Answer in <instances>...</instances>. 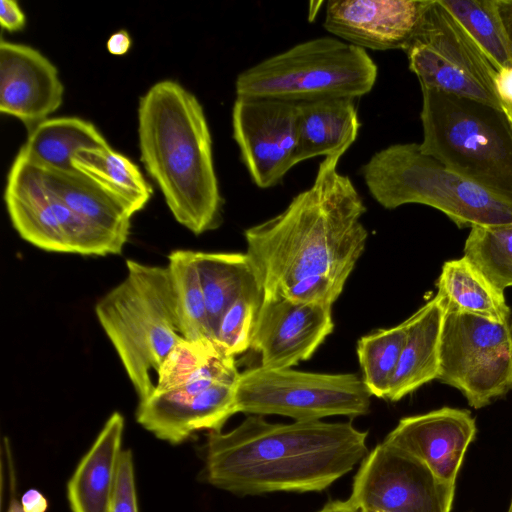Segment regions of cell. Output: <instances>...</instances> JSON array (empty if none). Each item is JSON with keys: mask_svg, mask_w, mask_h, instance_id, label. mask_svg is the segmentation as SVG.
<instances>
[{"mask_svg": "<svg viewBox=\"0 0 512 512\" xmlns=\"http://www.w3.org/2000/svg\"><path fill=\"white\" fill-rule=\"evenodd\" d=\"M437 380L458 389L475 408L512 390V325L446 312Z\"/></svg>", "mask_w": 512, "mask_h": 512, "instance_id": "cell-11", "label": "cell"}, {"mask_svg": "<svg viewBox=\"0 0 512 512\" xmlns=\"http://www.w3.org/2000/svg\"><path fill=\"white\" fill-rule=\"evenodd\" d=\"M508 39L512 45V0H495Z\"/></svg>", "mask_w": 512, "mask_h": 512, "instance_id": "cell-39", "label": "cell"}, {"mask_svg": "<svg viewBox=\"0 0 512 512\" xmlns=\"http://www.w3.org/2000/svg\"><path fill=\"white\" fill-rule=\"evenodd\" d=\"M425 0H329L323 27L364 50H403L414 33Z\"/></svg>", "mask_w": 512, "mask_h": 512, "instance_id": "cell-17", "label": "cell"}, {"mask_svg": "<svg viewBox=\"0 0 512 512\" xmlns=\"http://www.w3.org/2000/svg\"><path fill=\"white\" fill-rule=\"evenodd\" d=\"M333 329L330 305L263 295L250 348L260 354L263 368H292L309 359Z\"/></svg>", "mask_w": 512, "mask_h": 512, "instance_id": "cell-14", "label": "cell"}, {"mask_svg": "<svg viewBox=\"0 0 512 512\" xmlns=\"http://www.w3.org/2000/svg\"><path fill=\"white\" fill-rule=\"evenodd\" d=\"M345 283L332 276L315 275L298 280L278 295L298 302L332 306L342 293Z\"/></svg>", "mask_w": 512, "mask_h": 512, "instance_id": "cell-33", "label": "cell"}, {"mask_svg": "<svg viewBox=\"0 0 512 512\" xmlns=\"http://www.w3.org/2000/svg\"><path fill=\"white\" fill-rule=\"evenodd\" d=\"M475 434L476 423L469 410L442 407L402 418L383 441L423 461L441 480L456 483Z\"/></svg>", "mask_w": 512, "mask_h": 512, "instance_id": "cell-18", "label": "cell"}, {"mask_svg": "<svg viewBox=\"0 0 512 512\" xmlns=\"http://www.w3.org/2000/svg\"><path fill=\"white\" fill-rule=\"evenodd\" d=\"M446 312H459L497 323L509 322L511 309L496 287L465 256L446 261L436 283Z\"/></svg>", "mask_w": 512, "mask_h": 512, "instance_id": "cell-23", "label": "cell"}, {"mask_svg": "<svg viewBox=\"0 0 512 512\" xmlns=\"http://www.w3.org/2000/svg\"><path fill=\"white\" fill-rule=\"evenodd\" d=\"M298 104L296 164L317 156H339L358 136L360 122L353 98H329Z\"/></svg>", "mask_w": 512, "mask_h": 512, "instance_id": "cell-21", "label": "cell"}, {"mask_svg": "<svg viewBox=\"0 0 512 512\" xmlns=\"http://www.w3.org/2000/svg\"><path fill=\"white\" fill-rule=\"evenodd\" d=\"M340 158L325 157L309 188L278 215L245 230L263 295L315 275L346 282L362 255L366 206L351 179L337 170Z\"/></svg>", "mask_w": 512, "mask_h": 512, "instance_id": "cell-2", "label": "cell"}, {"mask_svg": "<svg viewBox=\"0 0 512 512\" xmlns=\"http://www.w3.org/2000/svg\"><path fill=\"white\" fill-rule=\"evenodd\" d=\"M138 139L141 162L177 222L195 235L217 229L224 200L195 95L173 80L155 83L139 100Z\"/></svg>", "mask_w": 512, "mask_h": 512, "instance_id": "cell-3", "label": "cell"}, {"mask_svg": "<svg viewBox=\"0 0 512 512\" xmlns=\"http://www.w3.org/2000/svg\"><path fill=\"white\" fill-rule=\"evenodd\" d=\"M0 23L2 28L9 32H17L24 28L26 24V16L16 1H1Z\"/></svg>", "mask_w": 512, "mask_h": 512, "instance_id": "cell-36", "label": "cell"}, {"mask_svg": "<svg viewBox=\"0 0 512 512\" xmlns=\"http://www.w3.org/2000/svg\"><path fill=\"white\" fill-rule=\"evenodd\" d=\"M94 124L79 117L48 118L32 131L20 151L35 163L58 171H72L74 155L83 148L108 146Z\"/></svg>", "mask_w": 512, "mask_h": 512, "instance_id": "cell-25", "label": "cell"}, {"mask_svg": "<svg viewBox=\"0 0 512 512\" xmlns=\"http://www.w3.org/2000/svg\"><path fill=\"white\" fill-rule=\"evenodd\" d=\"M499 72L512 67V45L495 0H440Z\"/></svg>", "mask_w": 512, "mask_h": 512, "instance_id": "cell-27", "label": "cell"}, {"mask_svg": "<svg viewBox=\"0 0 512 512\" xmlns=\"http://www.w3.org/2000/svg\"><path fill=\"white\" fill-rule=\"evenodd\" d=\"M72 165L119 201L131 215L142 210L152 196L153 190L139 167L110 145L79 150Z\"/></svg>", "mask_w": 512, "mask_h": 512, "instance_id": "cell-26", "label": "cell"}, {"mask_svg": "<svg viewBox=\"0 0 512 512\" xmlns=\"http://www.w3.org/2000/svg\"><path fill=\"white\" fill-rule=\"evenodd\" d=\"M10 220L25 241L50 252L121 254L124 242L74 213L47 185L38 164L20 150L4 191Z\"/></svg>", "mask_w": 512, "mask_h": 512, "instance_id": "cell-10", "label": "cell"}, {"mask_svg": "<svg viewBox=\"0 0 512 512\" xmlns=\"http://www.w3.org/2000/svg\"><path fill=\"white\" fill-rule=\"evenodd\" d=\"M508 512H512V500H511V503H510V507H509Z\"/></svg>", "mask_w": 512, "mask_h": 512, "instance_id": "cell-43", "label": "cell"}, {"mask_svg": "<svg viewBox=\"0 0 512 512\" xmlns=\"http://www.w3.org/2000/svg\"><path fill=\"white\" fill-rule=\"evenodd\" d=\"M20 502L24 512H46L48 509L47 498L35 488L25 491Z\"/></svg>", "mask_w": 512, "mask_h": 512, "instance_id": "cell-37", "label": "cell"}, {"mask_svg": "<svg viewBox=\"0 0 512 512\" xmlns=\"http://www.w3.org/2000/svg\"><path fill=\"white\" fill-rule=\"evenodd\" d=\"M39 166L47 185L74 213L127 242L132 215L119 201L77 169L58 171Z\"/></svg>", "mask_w": 512, "mask_h": 512, "instance_id": "cell-24", "label": "cell"}, {"mask_svg": "<svg viewBox=\"0 0 512 512\" xmlns=\"http://www.w3.org/2000/svg\"><path fill=\"white\" fill-rule=\"evenodd\" d=\"M495 87L501 110L512 126V67L498 72Z\"/></svg>", "mask_w": 512, "mask_h": 512, "instance_id": "cell-35", "label": "cell"}, {"mask_svg": "<svg viewBox=\"0 0 512 512\" xmlns=\"http://www.w3.org/2000/svg\"><path fill=\"white\" fill-rule=\"evenodd\" d=\"M12 495L7 512H24L20 500Z\"/></svg>", "mask_w": 512, "mask_h": 512, "instance_id": "cell-41", "label": "cell"}, {"mask_svg": "<svg viewBox=\"0 0 512 512\" xmlns=\"http://www.w3.org/2000/svg\"><path fill=\"white\" fill-rule=\"evenodd\" d=\"M464 256L499 289L512 287V223L470 228Z\"/></svg>", "mask_w": 512, "mask_h": 512, "instance_id": "cell-30", "label": "cell"}, {"mask_svg": "<svg viewBox=\"0 0 512 512\" xmlns=\"http://www.w3.org/2000/svg\"><path fill=\"white\" fill-rule=\"evenodd\" d=\"M408 319L387 329H379L361 337L357 355L363 373V382L377 398H387L405 343Z\"/></svg>", "mask_w": 512, "mask_h": 512, "instance_id": "cell-29", "label": "cell"}, {"mask_svg": "<svg viewBox=\"0 0 512 512\" xmlns=\"http://www.w3.org/2000/svg\"><path fill=\"white\" fill-rule=\"evenodd\" d=\"M367 436L352 422L271 423L250 415L228 432L209 431L202 474L242 496L323 491L362 462Z\"/></svg>", "mask_w": 512, "mask_h": 512, "instance_id": "cell-1", "label": "cell"}, {"mask_svg": "<svg viewBox=\"0 0 512 512\" xmlns=\"http://www.w3.org/2000/svg\"><path fill=\"white\" fill-rule=\"evenodd\" d=\"M237 379L219 381L194 394L179 389L153 394L139 402L137 422L158 439L173 445L200 430L221 431L237 410Z\"/></svg>", "mask_w": 512, "mask_h": 512, "instance_id": "cell-16", "label": "cell"}, {"mask_svg": "<svg viewBox=\"0 0 512 512\" xmlns=\"http://www.w3.org/2000/svg\"><path fill=\"white\" fill-rule=\"evenodd\" d=\"M178 318L186 340L214 342L194 251L174 250L168 256ZM215 343V342H214Z\"/></svg>", "mask_w": 512, "mask_h": 512, "instance_id": "cell-28", "label": "cell"}, {"mask_svg": "<svg viewBox=\"0 0 512 512\" xmlns=\"http://www.w3.org/2000/svg\"><path fill=\"white\" fill-rule=\"evenodd\" d=\"M403 51L420 85L501 109L498 71L440 0H425Z\"/></svg>", "mask_w": 512, "mask_h": 512, "instance_id": "cell-9", "label": "cell"}, {"mask_svg": "<svg viewBox=\"0 0 512 512\" xmlns=\"http://www.w3.org/2000/svg\"><path fill=\"white\" fill-rule=\"evenodd\" d=\"M64 86L55 65L35 48L1 40L0 112L32 131L61 106Z\"/></svg>", "mask_w": 512, "mask_h": 512, "instance_id": "cell-15", "label": "cell"}, {"mask_svg": "<svg viewBox=\"0 0 512 512\" xmlns=\"http://www.w3.org/2000/svg\"><path fill=\"white\" fill-rule=\"evenodd\" d=\"M360 173L370 195L385 209L427 205L459 228L512 223V208L424 153L418 143L377 151Z\"/></svg>", "mask_w": 512, "mask_h": 512, "instance_id": "cell-6", "label": "cell"}, {"mask_svg": "<svg viewBox=\"0 0 512 512\" xmlns=\"http://www.w3.org/2000/svg\"><path fill=\"white\" fill-rule=\"evenodd\" d=\"M109 512H139L131 450H123Z\"/></svg>", "mask_w": 512, "mask_h": 512, "instance_id": "cell-34", "label": "cell"}, {"mask_svg": "<svg viewBox=\"0 0 512 512\" xmlns=\"http://www.w3.org/2000/svg\"><path fill=\"white\" fill-rule=\"evenodd\" d=\"M263 294L243 295L223 314L215 334V344L224 355L235 358L251 347L253 329Z\"/></svg>", "mask_w": 512, "mask_h": 512, "instance_id": "cell-31", "label": "cell"}, {"mask_svg": "<svg viewBox=\"0 0 512 512\" xmlns=\"http://www.w3.org/2000/svg\"><path fill=\"white\" fill-rule=\"evenodd\" d=\"M371 397L363 379L354 373L258 366L241 372L236 383L238 412L282 415L294 421L363 416L370 411Z\"/></svg>", "mask_w": 512, "mask_h": 512, "instance_id": "cell-8", "label": "cell"}, {"mask_svg": "<svg viewBox=\"0 0 512 512\" xmlns=\"http://www.w3.org/2000/svg\"><path fill=\"white\" fill-rule=\"evenodd\" d=\"M131 44L132 41L129 33L125 30H119L109 37L107 49L112 55L122 56L129 51Z\"/></svg>", "mask_w": 512, "mask_h": 512, "instance_id": "cell-38", "label": "cell"}, {"mask_svg": "<svg viewBox=\"0 0 512 512\" xmlns=\"http://www.w3.org/2000/svg\"><path fill=\"white\" fill-rule=\"evenodd\" d=\"M377 73L366 50L324 36L298 43L242 71L235 92L294 103L356 99L373 89Z\"/></svg>", "mask_w": 512, "mask_h": 512, "instance_id": "cell-7", "label": "cell"}, {"mask_svg": "<svg viewBox=\"0 0 512 512\" xmlns=\"http://www.w3.org/2000/svg\"><path fill=\"white\" fill-rule=\"evenodd\" d=\"M318 512H360L347 500H333L327 502Z\"/></svg>", "mask_w": 512, "mask_h": 512, "instance_id": "cell-40", "label": "cell"}, {"mask_svg": "<svg viewBox=\"0 0 512 512\" xmlns=\"http://www.w3.org/2000/svg\"><path fill=\"white\" fill-rule=\"evenodd\" d=\"M126 267V277L97 302L95 312L143 402L155 392L163 361L185 338L168 267L134 260Z\"/></svg>", "mask_w": 512, "mask_h": 512, "instance_id": "cell-4", "label": "cell"}, {"mask_svg": "<svg viewBox=\"0 0 512 512\" xmlns=\"http://www.w3.org/2000/svg\"><path fill=\"white\" fill-rule=\"evenodd\" d=\"M223 354L210 340H183L163 361L153 394L164 393L183 385L198 369Z\"/></svg>", "mask_w": 512, "mask_h": 512, "instance_id": "cell-32", "label": "cell"}, {"mask_svg": "<svg viewBox=\"0 0 512 512\" xmlns=\"http://www.w3.org/2000/svg\"><path fill=\"white\" fill-rule=\"evenodd\" d=\"M360 512H382V511H374V510H359Z\"/></svg>", "mask_w": 512, "mask_h": 512, "instance_id": "cell-42", "label": "cell"}, {"mask_svg": "<svg viewBox=\"0 0 512 512\" xmlns=\"http://www.w3.org/2000/svg\"><path fill=\"white\" fill-rule=\"evenodd\" d=\"M421 87V150L512 208V126L488 104Z\"/></svg>", "mask_w": 512, "mask_h": 512, "instance_id": "cell-5", "label": "cell"}, {"mask_svg": "<svg viewBox=\"0 0 512 512\" xmlns=\"http://www.w3.org/2000/svg\"><path fill=\"white\" fill-rule=\"evenodd\" d=\"M445 314L442 301L435 295L408 318L405 343L387 400L399 401L422 385L437 380Z\"/></svg>", "mask_w": 512, "mask_h": 512, "instance_id": "cell-20", "label": "cell"}, {"mask_svg": "<svg viewBox=\"0 0 512 512\" xmlns=\"http://www.w3.org/2000/svg\"><path fill=\"white\" fill-rule=\"evenodd\" d=\"M209 323L215 334L220 320L239 297L264 293L247 253L194 251Z\"/></svg>", "mask_w": 512, "mask_h": 512, "instance_id": "cell-22", "label": "cell"}, {"mask_svg": "<svg viewBox=\"0 0 512 512\" xmlns=\"http://www.w3.org/2000/svg\"><path fill=\"white\" fill-rule=\"evenodd\" d=\"M298 104L273 98L236 96L233 138L253 183L278 185L296 165Z\"/></svg>", "mask_w": 512, "mask_h": 512, "instance_id": "cell-13", "label": "cell"}, {"mask_svg": "<svg viewBox=\"0 0 512 512\" xmlns=\"http://www.w3.org/2000/svg\"><path fill=\"white\" fill-rule=\"evenodd\" d=\"M124 417L114 412L78 463L67 484L72 512H109L122 454Z\"/></svg>", "mask_w": 512, "mask_h": 512, "instance_id": "cell-19", "label": "cell"}, {"mask_svg": "<svg viewBox=\"0 0 512 512\" xmlns=\"http://www.w3.org/2000/svg\"><path fill=\"white\" fill-rule=\"evenodd\" d=\"M455 483L438 478L420 459L385 441L366 455L349 501L358 510L450 512Z\"/></svg>", "mask_w": 512, "mask_h": 512, "instance_id": "cell-12", "label": "cell"}]
</instances>
